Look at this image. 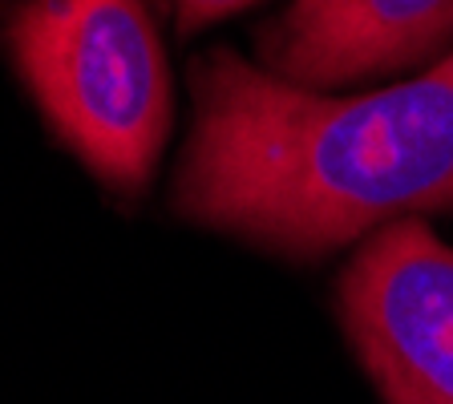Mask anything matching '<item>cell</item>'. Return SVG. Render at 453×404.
<instances>
[{
  "label": "cell",
  "instance_id": "obj_1",
  "mask_svg": "<svg viewBox=\"0 0 453 404\" xmlns=\"http://www.w3.org/2000/svg\"><path fill=\"white\" fill-rule=\"evenodd\" d=\"M174 202L296 259L453 207V53L417 81L324 97L215 49L195 65Z\"/></svg>",
  "mask_w": 453,
  "mask_h": 404
},
{
  "label": "cell",
  "instance_id": "obj_2",
  "mask_svg": "<svg viewBox=\"0 0 453 404\" xmlns=\"http://www.w3.org/2000/svg\"><path fill=\"white\" fill-rule=\"evenodd\" d=\"M9 45L57 138L105 187H146L170 126V77L142 0H25Z\"/></svg>",
  "mask_w": 453,
  "mask_h": 404
},
{
  "label": "cell",
  "instance_id": "obj_3",
  "mask_svg": "<svg viewBox=\"0 0 453 404\" xmlns=\"http://www.w3.org/2000/svg\"><path fill=\"white\" fill-rule=\"evenodd\" d=\"M340 311L388 404H453V247L429 226L372 231L340 275Z\"/></svg>",
  "mask_w": 453,
  "mask_h": 404
},
{
  "label": "cell",
  "instance_id": "obj_4",
  "mask_svg": "<svg viewBox=\"0 0 453 404\" xmlns=\"http://www.w3.org/2000/svg\"><path fill=\"white\" fill-rule=\"evenodd\" d=\"M449 37L453 0H296L259 45L280 81L340 85L417 65Z\"/></svg>",
  "mask_w": 453,
  "mask_h": 404
},
{
  "label": "cell",
  "instance_id": "obj_5",
  "mask_svg": "<svg viewBox=\"0 0 453 404\" xmlns=\"http://www.w3.org/2000/svg\"><path fill=\"white\" fill-rule=\"evenodd\" d=\"M243 4H251V0H174L182 28H198V25H207V20H219L226 12L243 9Z\"/></svg>",
  "mask_w": 453,
  "mask_h": 404
}]
</instances>
